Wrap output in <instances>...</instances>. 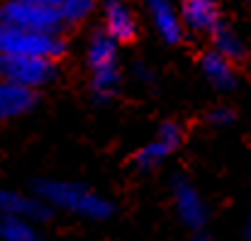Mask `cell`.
Masks as SVG:
<instances>
[{"mask_svg":"<svg viewBox=\"0 0 251 241\" xmlns=\"http://www.w3.org/2000/svg\"><path fill=\"white\" fill-rule=\"evenodd\" d=\"M34 195L42 197L51 210H64L71 215H78L93 222H102L107 217H112L115 207L107 197H102L100 193L90 190L88 185L81 183H71V180H39L34 183Z\"/></svg>","mask_w":251,"mask_h":241,"instance_id":"6da1fadb","label":"cell"},{"mask_svg":"<svg viewBox=\"0 0 251 241\" xmlns=\"http://www.w3.org/2000/svg\"><path fill=\"white\" fill-rule=\"evenodd\" d=\"M117 42L102 29L90 37L85 61L90 71V90L98 102L112 100L122 88V73H120V51Z\"/></svg>","mask_w":251,"mask_h":241,"instance_id":"7a4b0ae2","label":"cell"},{"mask_svg":"<svg viewBox=\"0 0 251 241\" xmlns=\"http://www.w3.org/2000/svg\"><path fill=\"white\" fill-rule=\"evenodd\" d=\"M0 54L7 56H44L61 59L66 54L64 32H39L0 22Z\"/></svg>","mask_w":251,"mask_h":241,"instance_id":"3957f363","label":"cell"},{"mask_svg":"<svg viewBox=\"0 0 251 241\" xmlns=\"http://www.w3.org/2000/svg\"><path fill=\"white\" fill-rule=\"evenodd\" d=\"M0 22L39 32H64L61 12L39 0H0Z\"/></svg>","mask_w":251,"mask_h":241,"instance_id":"277c9868","label":"cell"},{"mask_svg":"<svg viewBox=\"0 0 251 241\" xmlns=\"http://www.w3.org/2000/svg\"><path fill=\"white\" fill-rule=\"evenodd\" d=\"M59 76L56 59L44 56H7L0 54V80H12L32 90L47 88Z\"/></svg>","mask_w":251,"mask_h":241,"instance_id":"5b68a950","label":"cell"},{"mask_svg":"<svg viewBox=\"0 0 251 241\" xmlns=\"http://www.w3.org/2000/svg\"><path fill=\"white\" fill-rule=\"evenodd\" d=\"M180 142H183V129H180V124L173 122V120H168V122H164V124L159 127L156 137L137 151L134 166H137L139 170H154V168H159V166L180 146Z\"/></svg>","mask_w":251,"mask_h":241,"instance_id":"8992f818","label":"cell"},{"mask_svg":"<svg viewBox=\"0 0 251 241\" xmlns=\"http://www.w3.org/2000/svg\"><path fill=\"white\" fill-rule=\"evenodd\" d=\"M171 193H173V207L176 215L180 217V222L190 229H200L207 222V205L202 200V195L198 193V188L185 180V178H173L171 183Z\"/></svg>","mask_w":251,"mask_h":241,"instance_id":"52a82bcc","label":"cell"},{"mask_svg":"<svg viewBox=\"0 0 251 241\" xmlns=\"http://www.w3.org/2000/svg\"><path fill=\"white\" fill-rule=\"evenodd\" d=\"M102 24H105V32L117 44L134 42L139 32L137 17L125 0H102Z\"/></svg>","mask_w":251,"mask_h":241,"instance_id":"ba28073f","label":"cell"},{"mask_svg":"<svg viewBox=\"0 0 251 241\" xmlns=\"http://www.w3.org/2000/svg\"><path fill=\"white\" fill-rule=\"evenodd\" d=\"M180 17L188 29L212 34L222 24V5L220 0H183Z\"/></svg>","mask_w":251,"mask_h":241,"instance_id":"9c48e42d","label":"cell"},{"mask_svg":"<svg viewBox=\"0 0 251 241\" xmlns=\"http://www.w3.org/2000/svg\"><path fill=\"white\" fill-rule=\"evenodd\" d=\"M39 97L37 90L12 83V80H0V122L17 120L37 107Z\"/></svg>","mask_w":251,"mask_h":241,"instance_id":"30bf717a","label":"cell"},{"mask_svg":"<svg viewBox=\"0 0 251 241\" xmlns=\"http://www.w3.org/2000/svg\"><path fill=\"white\" fill-rule=\"evenodd\" d=\"M147 10L151 17V24L156 29V34L166 42V44H180L183 42V17L176 12L171 0H147Z\"/></svg>","mask_w":251,"mask_h":241,"instance_id":"8fae6325","label":"cell"},{"mask_svg":"<svg viewBox=\"0 0 251 241\" xmlns=\"http://www.w3.org/2000/svg\"><path fill=\"white\" fill-rule=\"evenodd\" d=\"M2 215H22L34 222H44V219H49L51 207L37 195H25L17 190L0 188V217Z\"/></svg>","mask_w":251,"mask_h":241,"instance_id":"7c38bea8","label":"cell"},{"mask_svg":"<svg viewBox=\"0 0 251 241\" xmlns=\"http://www.w3.org/2000/svg\"><path fill=\"white\" fill-rule=\"evenodd\" d=\"M200 71L215 90H234L237 88V73H234L232 61L225 59L222 54H217L215 49H210L200 56Z\"/></svg>","mask_w":251,"mask_h":241,"instance_id":"4fadbf2b","label":"cell"},{"mask_svg":"<svg viewBox=\"0 0 251 241\" xmlns=\"http://www.w3.org/2000/svg\"><path fill=\"white\" fill-rule=\"evenodd\" d=\"M0 241H42L37 222L22 215L0 217Z\"/></svg>","mask_w":251,"mask_h":241,"instance_id":"5bb4252c","label":"cell"},{"mask_svg":"<svg viewBox=\"0 0 251 241\" xmlns=\"http://www.w3.org/2000/svg\"><path fill=\"white\" fill-rule=\"evenodd\" d=\"M210 37H212V49H215L217 54H222L225 59H229L232 64H237V61H242V59H244L247 47H244L242 37H239L232 27L220 24Z\"/></svg>","mask_w":251,"mask_h":241,"instance_id":"9a60e30c","label":"cell"},{"mask_svg":"<svg viewBox=\"0 0 251 241\" xmlns=\"http://www.w3.org/2000/svg\"><path fill=\"white\" fill-rule=\"evenodd\" d=\"M39 2H47V5L56 7L61 12L66 27L83 22L85 17L93 12V7H95V0H39Z\"/></svg>","mask_w":251,"mask_h":241,"instance_id":"2e32d148","label":"cell"},{"mask_svg":"<svg viewBox=\"0 0 251 241\" xmlns=\"http://www.w3.org/2000/svg\"><path fill=\"white\" fill-rule=\"evenodd\" d=\"M234 117H237V112L232 107H215V110L207 112V122L215 124V127H227V124L234 122Z\"/></svg>","mask_w":251,"mask_h":241,"instance_id":"e0dca14e","label":"cell"},{"mask_svg":"<svg viewBox=\"0 0 251 241\" xmlns=\"http://www.w3.org/2000/svg\"><path fill=\"white\" fill-rule=\"evenodd\" d=\"M134 73H139V76H142L144 80H149V78H151V73H149V71H147L144 66H134Z\"/></svg>","mask_w":251,"mask_h":241,"instance_id":"ac0fdd59","label":"cell"},{"mask_svg":"<svg viewBox=\"0 0 251 241\" xmlns=\"http://www.w3.org/2000/svg\"><path fill=\"white\" fill-rule=\"evenodd\" d=\"M244 237H247V241H251V215H249V219H247V229H244Z\"/></svg>","mask_w":251,"mask_h":241,"instance_id":"d6986e66","label":"cell"},{"mask_svg":"<svg viewBox=\"0 0 251 241\" xmlns=\"http://www.w3.org/2000/svg\"><path fill=\"white\" fill-rule=\"evenodd\" d=\"M198 241H215V239H207V237H202V239H198Z\"/></svg>","mask_w":251,"mask_h":241,"instance_id":"ffe728a7","label":"cell"}]
</instances>
